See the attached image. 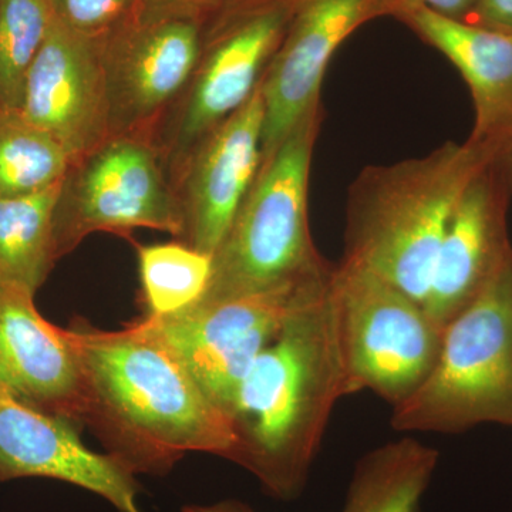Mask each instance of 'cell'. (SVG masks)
Here are the masks:
<instances>
[{
	"mask_svg": "<svg viewBox=\"0 0 512 512\" xmlns=\"http://www.w3.org/2000/svg\"><path fill=\"white\" fill-rule=\"evenodd\" d=\"M84 390L83 426L134 474L165 476L187 453L229 458L234 431L143 319L123 329H66Z\"/></svg>",
	"mask_w": 512,
	"mask_h": 512,
	"instance_id": "6da1fadb",
	"label": "cell"
},
{
	"mask_svg": "<svg viewBox=\"0 0 512 512\" xmlns=\"http://www.w3.org/2000/svg\"><path fill=\"white\" fill-rule=\"evenodd\" d=\"M346 396L329 282L293 309L242 380L229 414L235 446L228 460L276 500H296Z\"/></svg>",
	"mask_w": 512,
	"mask_h": 512,
	"instance_id": "7a4b0ae2",
	"label": "cell"
},
{
	"mask_svg": "<svg viewBox=\"0 0 512 512\" xmlns=\"http://www.w3.org/2000/svg\"><path fill=\"white\" fill-rule=\"evenodd\" d=\"M495 153L468 140L367 167L350 188L343 258L424 303L451 214Z\"/></svg>",
	"mask_w": 512,
	"mask_h": 512,
	"instance_id": "3957f363",
	"label": "cell"
},
{
	"mask_svg": "<svg viewBox=\"0 0 512 512\" xmlns=\"http://www.w3.org/2000/svg\"><path fill=\"white\" fill-rule=\"evenodd\" d=\"M320 123L322 106L265 158L212 255L210 281L195 303L282 291L332 275L335 265L316 249L309 225V175Z\"/></svg>",
	"mask_w": 512,
	"mask_h": 512,
	"instance_id": "277c9868",
	"label": "cell"
},
{
	"mask_svg": "<svg viewBox=\"0 0 512 512\" xmlns=\"http://www.w3.org/2000/svg\"><path fill=\"white\" fill-rule=\"evenodd\" d=\"M488 423L512 427V249L444 326L436 365L392 416L407 433L458 434Z\"/></svg>",
	"mask_w": 512,
	"mask_h": 512,
	"instance_id": "5b68a950",
	"label": "cell"
},
{
	"mask_svg": "<svg viewBox=\"0 0 512 512\" xmlns=\"http://www.w3.org/2000/svg\"><path fill=\"white\" fill-rule=\"evenodd\" d=\"M330 298L348 396L370 390L400 406L436 365L443 329L416 301L365 266H333Z\"/></svg>",
	"mask_w": 512,
	"mask_h": 512,
	"instance_id": "8992f818",
	"label": "cell"
},
{
	"mask_svg": "<svg viewBox=\"0 0 512 512\" xmlns=\"http://www.w3.org/2000/svg\"><path fill=\"white\" fill-rule=\"evenodd\" d=\"M140 228L183 232L177 195L144 137H109L70 164L53 210L57 261L94 232L131 239Z\"/></svg>",
	"mask_w": 512,
	"mask_h": 512,
	"instance_id": "52a82bcc",
	"label": "cell"
},
{
	"mask_svg": "<svg viewBox=\"0 0 512 512\" xmlns=\"http://www.w3.org/2000/svg\"><path fill=\"white\" fill-rule=\"evenodd\" d=\"M288 20L284 6H266L202 42L183 92L150 137L173 188L195 150L259 89Z\"/></svg>",
	"mask_w": 512,
	"mask_h": 512,
	"instance_id": "ba28073f",
	"label": "cell"
},
{
	"mask_svg": "<svg viewBox=\"0 0 512 512\" xmlns=\"http://www.w3.org/2000/svg\"><path fill=\"white\" fill-rule=\"evenodd\" d=\"M330 276L247 298L194 303L170 315L146 313L141 319L229 419L239 386L262 350L296 306L328 288Z\"/></svg>",
	"mask_w": 512,
	"mask_h": 512,
	"instance_id": "9c48e42d",
	"label": "cell"
},
{
	"mask_svg": "<svg viewBox=\"0 0 512 512\" xmlns=\"http://www.w3.org/2000/svg\"><path fill=\"white\" fill-rule=\"evenodd\" d=\"M202 19L134 18L103 37L110 137H144L173 106L200 57Z\"/></svg>",
	"mask_w": 512,
	"mask_h": 512,
	"instance_id": "30bf717a",
	"label": "cell"
},
{
	"mask_svg": "<svg viewBox=\"0 0 512 512\" xmlns=\"http://www.w3.org/2000/svg\"><path fill=\"white\" fill-rule=\"evenodd\" d=\"M22 113L55 137L70 160L110 137L103 37L82 35L53 20L23 90Z\"/></svg>",
	"mask_w": 512,
	"mask_h": 512,
	"instance_id": "8fae6325",
	"label": "cell"
},
{
	"mask_svg": "<svg viewBox=\"0 0 512 512\" xmlns=\"http://www.w3.org/2000/svg\"><path fill=\"white\" fill-rule=\"evenodd\" d=\"M262 134L259 86L248 103L195 150L174 184L183 218L177 241L214 255L264 163Z\"/></svg>",
	"mask_w": 512,
	"mask_h": 512,
	"instance_id": "7c38bea8",
	"label": "cell"
},
{
	"mask_svg": "<svg viewBox=\"0 0 512 512\" xmlns=\"http://www.w3.org/2000/svg\"><path fill=\"white\" fill-rule=\"evenodd\" d=\"M29 477L76 485L119 512H143L133 471L90 450L76 424L40 412L0 384V483Z\"/></svg>",
	"mask_w": 512,
	"mask_h": 512,
	"instance_id": "4fadbf2b",
	"label": "cell"
},
{
	"mask_svg": "<svg viewBox=\"0 0 512 512\" xmlns=\"http://www.w3.org/2000/svg\"><path fill=\"white\" fill-rule=\"evenodd\" d=\"M376 0H303L261 83L264 160L320 104L330 59Z\"/></svg>",
	"mask_w": 512,
	"mask_h": 512,
	"instance_id": "5bb4252c",
	"label": "cell"
},
{
	"mask_svg": "<svg viewBox=\"0 0 512 512\" xmlns=\"http://www.w3.org/2000/svg\"><path fill=\"white\" fill-rule=\"evenodd\" d=\"M0 384L40 412L83 424L82 370L66 329L40 315L33 293L3 284Z\"/></svg>",
	"mask_w": 512,
	"mask_h": 512,
	"instance_id": "9a60e30c",
	"label": "cell"
},
{
	"mask_svg": "<svg viewBox=\"0 0 512 512\" xmlns=\"http://www.w3.org/2000/svg\"><path fill=\"white\" fill-rule=\"evenodd\" d=\"M508 194L490 163L458 200L423 303L439 328L444 329L480 295L511 251L505 225Z\"/></svg>",
	"mask_w": 512,
	"mask_h": 512,
	"instance_id": "2e32d148",
	"label": "cell"
},
{
	"mask_svg": "<svg viewBox=\"0 0 512 512\" xmlns=\"http://www.w3.org/2000/svg\"><path fill=\"white\" fill-rule=\"evenodd\" d=\"M409 19L466 80L476 109L470 141L497 156L512 137V33L468 25L420 5H409Z\"/></svg>",
	"mask_w": 512,
	"mask_h": 512,
	"instance_id": "e0dca14e",
	"label": "cell"
},
{
	"mask_svg": "<svg viewBox=\"0 0 512 512\" xmlns=\"http://www.w3.org/2000/svg\"><path fill=\"white\" fill-rule=\"evenodd\" d=\"M439 451L413 437L390 441L357 461L342 512H419Z\"/></svg>",
	"mask_w": 512,
	"mask_h": 512,
	"instance_id": "ac0fdd59",
	"label": "cell"
},
{
	"mask_svg": "<svg viewBox=\"0 0 512 512\" xmlns=\"http://www.w3.org/2000/svg\"><path fill=\"white\" fill-rule=\"evenodd\" d=\"M59 187L0 200V284L36 295L55 268L53 210Z\"/></svg>",
	"mask_w": 512,
	"mask_h": 512,
	"instance_id": "d6986e66",
	"label": "cell"
},
{
	"mask_svg": "<svg viewBox=\"0 0 512 512\" xmlns=\"http://www.w3.org/2000/svg\"><path fill=\"white\" fill-rule=\"evenodd\" d=\"M69 154L22 113L0 110V200L30 197L62 183Z\"/></svg>",
	"mask_w": 512,
	"mask_h": 512,
	"instance_id": "ffe728a7",
	"label": "cell"
},
{
	"mask_svg": "<svg viewBox=\"0 0 512 512\" xmlns=\"http://www.w3.org/2000/svg\"><path fill=\"white\" fill-rule=\"evenodd\" d=\"M147 315L180 312L200 301L210 281L212 256L183 242L137 245Z\"/></svg>",
	"mask_w": 512,
	"mask_h": 512,
	"instance_id": "44dd1931",
	"label": "cell"
},
{
	"mask_svg": "<svg viewBox=\"0 0 512 512\" xmlns=\"http://www.w3.org/2000/svg\"><path fill=\"white\" fill-rule=\"evenodd\" d=\"M53 20V0H0V110L22 107L26 76Z\"/></svg>",
	"mask_w": 512,
	"mask_h": 512,
	"instance_id": "7402d4cb",
	"label": "cell"
},
{
	"mask_svg": "<svg viewBox=\"0 0 512 512\" xmlns=\"http://www.w3.org/2000/svg\"><path fill=\"white\" fill-rule=\"evenodd\" d=\"M53 8L67 28L104 37L136 18L138 0H53Z\"/></svg>",
	"mask_w": 512,
	"mask_h": 512,
	"instance_id": "603a6c76",
	"label": "cell"
},
{
	"mask_svg": "<svg viewBox=\"0 0 512 512\" xmlns=\"http://www.w3.org/2000/svg\"><path fill=\"white\" fill-rule=\"evenodd\" d=\"M217 0H138V19L200 18Z\"/></svg>",
	"mask_w": 512,
	"mask_h": 512,
	"instance_id": "cb8c5ba5",
	"label": "cell"
},
{
	"mask_svg": "<svg viewBox=\"0 0 512 512\" xmlns=\"http://www.w3.org/2000/svg\"><path fill=\"white\" fill-rule=\"evenodd\" d=\"M480 13L487 28L512 33V0H480Z\"/></svg>",
	"mask_w": 512,
	"mask_h": 512,
	"instance_id": "d4e9b609",
	"label": "cell"
},
{
	"mask_svg": "<svg viewBox=\"0 0 512 512\" xmlns=\"http://www.w3.org/2000/svg\"><path fill=\"white\" fill-rule=\"evenodd\" d=\"M477 0H413V5L424 6V8L457 19L468 9L476 5Z\"/></svg>",
	"mask_w": 512,
	"mask_h": 512,
	"instance_id": "484cf974",
	"label": "cell"
},
{
	"mask_svg": "<svg viewBox=\"0 0 512 512\" xmlns=\"http://www.w3.org/2000/svg\"><path fill=\"white\" fill-rule=\"evenodd\" d=\"M493 163L508 192H512V137L498 150Z\"/></svg>",
	"mask_w": 512,
	"mask_h": 512,
	"instance_id": "4316f807",
	"label": "cell"
},
{
	"mask_svg": "<svg viewBox=\"0 0 512 512\" xmlns=\"http://www.w3.org/2000/svg\"><path fill=\"white\" fill-rule=\"evenodd\" d=\"M183 512H255L248 504L238 500H224L207 505H185Z\"/></svg>",
	"mask_w": 512,
	"mask_h": 512,
	"instance_id": "83f0119b",
	"label": "cell"
}]
</instances>
